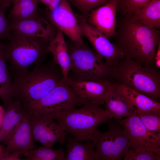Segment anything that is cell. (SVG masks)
Masks as SVG:
<instances>
[{
    "mask_svg": "<svg viewBox=\"0 0 160 160\" xmlns=\"http://www.w3.org/2000/svg\"><path fill=\"white\" fill-rule=\"evenodd\" d=\"M114 44L124 57L146 66H156L160 31L132 18L122 17L117 22Z\"/></svg>",
    "mask_w": 160,
    "mask_h": 160,
    "instance_id": "obj_1",
    "label": "cell"
},
{
    "mask_svg": "<svg viewBox=\"0 0 160 160\" xmlns=\"http://www.w3.org/2000/svg\"><path fill=\"white\" fill-rule=\"evenodd\" d=\"M53 60L36 65L31 71L14 73L11 101L22 105L39 100L54 88L63 77L62 71Z\"/></svg>",
    "mask_w": 160,
    "mask_h": 160,
    "instance_id": "obj_2",
    "label": "cell"
},
{
    "mask_svg": "<svg viewBox=\"0 0 160 160\" xmlns=\"http://www.w3.org/2000/svg\"><path fill=\"white\" fill-rule=\"evenodd\" d=\"M111 67L112 82L124 85L159 102L160 73L159 68L146 66L125 57Z\"/></svg>",
    "mask_w": 160,
    "mask_h": 160,
    "instance_id": "obj_3",
    "label": "cell"
},
{
    "mask_svg": "<svg viewBox=\"0 0 160 160\" xmlns=\"http://www.w3.org/2000/svg\"><path fill=\"white\" fill-rule=\"evenodd\" d=\"M12 36L5 43V52L12 75L28 71L29 67L42 63L49 53L50 41L43 37L11 31Z\"/></svg>",
    "mask_w": 160,
    "mask_h": 160,
    "instance_id": "obj_4",
    "label": "cell"
},
{
    "mask_svg": "<svg viewBox=\"0 0 160 160\" xmlns=\"http://www.w3.org/2000/svg\"><path fill=\"white\" fill-rule=\"evenodd\" d=\"M49 114L62 129L78 140H91L98 126L109 118L100 105L87 101L80 108Z\"/></svg>",
    "mask_w": 160,
    "mask_h": 160,
    "instance_id": "obj_5",
    "label": "cell"
},
{
    "mask_svg": "<svg viewBox=\"0 0 160 160\" xmlns=\"http://www.w3.org/2000/svg\"><path fill=\"white\" fill-rule=\"evenodd\" d=\"M71 62L72 79L78 81H111V67L84 43L66 41Z\"/></svg>",
    "mask_w": 160,
    "mask_h": 160,
    "instance_id": "obj_6",
    "label": "cell"
},
{
    "mask_svg": "<svg viewBox=\"0 0 160 160\" xmlns=\"http://www.w3.org/2000/svg\"><path fill=\"white\" fill-rule=\"evenodd\" d=\"M88 100L81 98L63 77L42 98L22 105L31 115L59 113L82 106Z\"/></svg>",
    "mask_w": 160,
    "mask_h": 160,
    "instance_id": "obj_7",
    "label": "cell"
},
{
    "mask_svg": "<svg viewBox=\"0 0 160 160\" xmlns=\"http://www.w3.org/2000/svg\"><path fill=\"white\" fill-rule=\"evenodd\" d=\"M108 129L104 132L97 129L92 142L101 160H120L131 148V143L125 134L122 125L117 121L109 119Z\"/></svg>",
    "mask_w": 160,
    "mask_h": 160,
    "instance_id": "obj_8",
    "label": "cell"
},
{
    "mask_svg": "<svg viewBox=\"0 0 160 160\" xmlns=\"http://www.w3.org/2000/svg\"><path fill=\"white\" fill-rule=\"evenodd\" d=\"M83 36L89 40L95 53L110 67L117 64L124 56L117 47L102 32L89 24L86 18L75 13Z\"/></svg>",
    "mask_w": 160,
    "mask_h": 160,
    "instance_id": "obj_9",
    "label": "cell"
},
{
    "mask_svg": "<svg viewBox=\"0 0 160 160\" xmlns=\"http://www.w3.org/2000/svg\"><path fill=\"white\" fill-rule=\"evenodd\" d=\"M122 125L123 131L135 151L160 148V135L149 131L134 112L124 119L116 120Z\"/></svg>",
    "mask_w": 160,
    "mask_h": 160,
    "instance_id": "obj_10",
    "label": "cell"
},
{
    "mask_svg": "<svg viewBox=\"0 0 160 160\" xmlns=\"http://www.w3.org/2000/svg\"><path fill=\"white\" fill-rule=\"evenodd\" d=\"M44 15L52 25L60 30L70 40L77 43H84L75 14L67 0H62L53 10L46 8Z\"/></svg>",
    "mask_w": 160,
    "mask_h": 160,
    "instance_id": "obj_11",
    "label": "cell"
},
{
    "mask_svg": "<svg viewBox=\"0 0 160 160\" xmlns=\"http://www.w3.org/2000/svg\"><path fill=\"white\" fill-rule=\"evenodd\" d=\"M31 120L33 139L43 146L52 148L56 143L66 142L67 134L49 114L31 115Z\"/></svg>",
    "mask_w": 160,
    "mask_h": 160,
    "instance_id": "obj_12",
    "label": "cell"
},
{
    "mask_svg": "<svg viewBox=\"0 0 160 160\" xmlns=\"http://www.w3.org/2000/svg\"><path fill=\"white\" fill-rule=\"evenodd\" d=\"M40 13L24 19L9 21L10 31L40 37L50 41L55 37L57 28Z\"/></svg>",
    "mask_w": 160,
    "mask_h": 160,
    "instance_id": "obj_13",
    "label": "cell"
},
{
    "mask_svg": "<svg viewBox=\"0 0 160 160\" xmlns=\"http://www.w3.org/2000/svg\"><path fill=\"white\" fill-rule=\"evenodd\" d=\"M33 139L31 115L27 111L3 150L2 160L11 153L27 157L30 151L34 148Z\"/></svg>",
    "mask_w": 160,
    "mask_h": 160,
    "instance_id": "obj_14",
    "label": "cell"
},
{
    "mask_svg": "<svg viewBox=\"0 0 160 160\" xmlns=\"http://www.w3.org/2000/svg\"><path fill=\"white\" fill-rule=\"evenodd\" d=\"M117 4V0H111L107 4L92 10L86 18L89 24L108 39L113 37L116 33Z\"/></svg>",
    "mask_w": 160,
    "mask_h": 160,
    "instance_id": "obj_15",
    "label": "cell"
},
{
    "mask_svg": "<svg viewBox=\"0 0 160 160\" xmlns=\"http://www.w3.org/2000/svg\"><path fill=\"white\" fill-rule=\"evenodd\" d=\"M67 81L81 98L99 105L104 104L113 83L108 80L102 81H78L69 77Z\"/></svg>",
    "mask_w": 160,
    "mask_h": 160,
    "instance_id": "obj_16",
    "label": "cell"
},
{
    "mask_svg": "<svg viewBox=\"0 0 160 160\" xmlns=\"http://www.w3.org/2000/svg\"><path fill=\"white\" fill-rule=\"evenodd\" d=\"M3 106L4 111L0 126V142L6 145L27 111L22 104L15 100Z\"/></svg>",
    "mask_w": 160,
    "mask_h": 160,
    "instance_id": "obj_17",
    "label": "cell"
},
{
    "mask_svg": "<svg viewBox=\"0 0 160 160\" xmlns=\"http://www.w3.org/2000/svg\"><path fill=\"white\" fill-rule=\"evenodd\" d=\"M105 110L110 119L120 120L131 115L134 112L129 103L116 84L112 85L104 101Z\"/></svg>",
    "mask_w": 160,
    "mask_h": 160,
    "instance_id": "obj_18",
    "label": "cell"
},
{
    "mask_svg": "<svg viewBox=\"0 0 160 160\" xmlns=\"http://www.w3.org/2000/svg\"><path fill=\"white\" fill-rule=\"evenodd\" d=\"M49 49L53 55V60L60 67L63 78L67 81L71 71V60L63 33L59 29L55 37L49 42Z\"/></svg>",
    "mask_w": 160,
    "mask_h": 160,
    "instance_id": "obj_19",
    "label": "cell"
},
{
    "mask_svg": "<svg viewBox=\"0 0 160 160\" xmlns=\"http://www.w3.org/2000/svg\"><path fill=\"white\" fill-rule=\"evenodd\" d=\"M77 140L71 136L66 141V150L64 160H100L91 140Z\"/></svg>",
    "mask_w": 160,
    "mask_h": 160,
    "instance_id": "obj_20",
    "label": "cell"
},
{
    "mask_svg": "<svg viewBox=\"0 0 160 160\" xmlns=\"http://www.w3.org/2000/svg\"><path fill=\"white\" fill-rule=\"evenodd\" d=\"M115 83L137 114L151 111L160 112V103L159 102L153 100L124 85Z\"/></svg>",
    "mask_w": 160,
    "mask_h": 160,
    "instance_id": "obj_21",
    "label": "cell"
},
{
    "mask_svg": "<svg viewBox=\"0 0 160 160\" xmlns=\"http://www.w3.org/2000/svg\"><path fill=\"white\" fill-rule=\"evenodd\" d=\"M131 17L148 27L159 28L160 0L151 1L136 10Z\"/></svg>",
    "mask_w": 160,
    "mask_h": 160,
    "instance_id": "obj_22",
    "label": "cell"
},
{
    "mask_svg": "<svg viewBox=\"0 0 160 160\" xmlns=\"http://www.w3.org/2000/svg\"><path fill=\"white\" fill-rule=\"evenodd\" d=\"M5 44L0 41V98L3 105L11 100L12 83V76L6 64Z\"/></svg>",
    "mask_w": 160,
    "mask_h": 160,
    "instance_id": "obj_23",
    "label": "cell"
},
{
    "mask_svg": "<svg viewBox=\"0 0 160 160\" xmlns=\"http://www.w3.org/2000/svg\"><path fill=\"white\" fill-rule=\"evenodd\" d=\"M39 2V0H14L9 12L10 21L23 20L42 13L43 9L38 6Z\"/></svg>",
    "mask_w": 160,
    "mask_h": 160,
    "instance_id": "obj_24",
    "label": "cell"
},
{
    "mask_svg": "<svg viewBox=\"0 0 160 160\" xmlns=\"http://www.w3.org/2000/svg\"><path fill=\"white\" fill-rule=\"evenodd\" d=\"M65 152L63 149H54L43 146L31 150L25 160H64Z\"/></svg>",
    "mask_w": 160,
    "mask_h": 160,
    "instance_id": "obj_25",
    "label": "cell"
},
{
    "mask_svg": "<svg viewBox=\"0 0 160 160\" xmlns=\"http://www.w3.org/2000/svg\"><path fill=\"white\" fill-rule=\"evenodd\" d=\"M137 115L149 131L160 135V112L151 111Z\"/></svg>",
    "mask_w": 160,
    "mask_h": 160,
    "instance_id": "obj_26",
    "label": "cell"
},
{
    "mask_svg": "<svg viewBox=\"0 0 160 160\" xmlns=\"http://www.w3.org/2000/svg\"><path fill=\"white\" fill-rule=\"evenodd\" d=\"M116 12L122 17H131L135 12L152 0H117Z\"/></svg>",
    "mask_w": 160,
    "mask_h": 160,
    "instance_id": "obj_27",
    "label": "cell"
},
{
    "mask_svg": "<svg viewBox=\"0 0 160 160\" xmlns=\"http://www.w3.org/2000/svg\"><path fill=\"white\" fill-rule=\"evenodd\" d=\"M124 160H160V148L155 150L135 151L130 148L126 153Z\"/></svg>",
    "mask_w": 160,
    "mask_h": 160,
    "instance_id": "obj_28",
    "label": "cell"
},
{
    "mask_svg": "<svg viewBox=\"0 0 160 160\" xmlns=\"http://www.w3.org/2000/svg\"><path fill=\"white\" fill-rule=\"evenodd\" d=\"M75 7L81 14L87 18L90 11L108 3L111 0H67Z\"/></svg>",
    "mask_w": 160,
    "mask_h": 160,
    "instance_id": "obj_29",
    "label": "cell"
},
{
    "mask_svg": "<svg viewBox=\"0 0 160 160\" xmlns=\"http://www.w3.org/2000/svg\"><path fill=\"white\" fill-rule=\"evenodd\" d=\"M6 9L0 6V40L9 41L12 36L9 28V21L6 18L5 11Z\"/></svg>",
    "mask_w": 160,
    "mask_h": 160,
    "instance_id": "obj_30",
    "label": "cell"
},
{
    "mask_svg": "<svg viewBox=\"0 0 160 160\" xmlns=\"http://www.w3.org/2000/svg\"><path fill=\"white\" fill-rule=\"evenodd\" d=\"M62 0H39V2L44 4L46 8L49 10H52L57 7Z\"/></svg>",
    "mask_w": 160,
    "mask_h": 160,
    "instance_id": "obj_31",
    "label": "cell"
},
{
    "mask_svg": "<svg viewBox=\"0 0 160 160\" xmlns=\"http://www.w3.org/2000/svg\"><path fill=\"white\" fill-rule=\"evenodd\" d=\"M19 156L15 153H10L5 157L3 160H21V159L20 158Z\"/></svg>",
    "mask_w": 160,
    "mask_h": 160,
    "instance_id": "obj_32",
    "label": "cell"
},
{
    "mask_svg": "<svg viewBox=\"0 0 160 160\" xmlns=\"http://www.w3.org/2000/svg\"><path fill=\"white\" fill-rule=\"evenodd\" d=\"M14 0H0V6L7 9L12 4Z\"/></svg>",
    "mask_w": 160,
    "mask_h": 160,
    "instance_id": "obj_33",
    "label": "cell"
},
{
    "mask_svg": "<svg viewBox=\"0 0 160 160\" xmlns=\"http://www.w3.org/2000/svg\"><path fill=\"white\" fill-rule=\"evenodd\" d=\"M4 109L0 106V126L4 114Z\"/></svg>",
    "mask_w": 160,
    "mask_h": 160,
    "instance_id": "obj_34",
    "label": "cell"
},
{
    "mask_svg": "<svg viewBox=\"0 0 160 160\" xmlns=\"http://www.w3.org/2000/svg\"><path fill=\"white\" fill-rule=\"evenodd\" d=\"M0 160H2V159L3 157L4 154L3 153V150L1 148V146L0 145Z\"/></svg>",
    "mask_w": 160,
    "mask_h": 160,
    "instance_id": "obj_35",
    "label": "cell"
}]
</instances>
